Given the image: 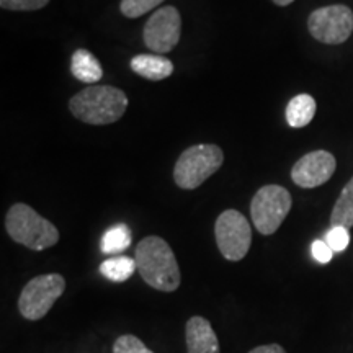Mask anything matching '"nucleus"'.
I'll return each mask as SVG.
<instances>
[{
  "instance_id": "obj_1",
  "label": "nucleus",
  "mask_w": 353,
  "mask_h": 353,
  "mask_svg": "<svg viewBox=\"0 0 353 353\" xmlns=\"http://www.w3.org/2000/svg\"><path fill=\"white\" fill-rule=\"evenodd\" d=\"M136 265L139 275L151 288L172 293L179 290L180 268L172 247L157 236L144 237L136 247Z\"/></svg>"
},
{
  "instance_id": "obj_2",
  "label": "nucleus",
  "mask_w": 353,
  "mask_h": 353,
  "mask_svg": "<svg viewBox=\"0 0 353 353\" xmlns=\"http://www.w3.org/2000/svg\"><path fill=\"white\" fill-rule=\"evenodd\" d=\"M128 108V97L112 85H90L69 100V110L87 125L105 126L118 121Z\"/></svg>"
},
{
  "instance_id": "obj_3",
  "label": "nucleus",
  "mask_w": 353,
  "mask_h": 353,
  "mask_svg": "<svg viewBox=\"0 0 353 353\" xmlns=\"http://www.w3.org/2000/svg\"><path fill=\"white\" fill-rule=\"evenodd\" d=\"M6 229L13 241L32 250L50 249L59 242V231L54 224L25 203H15L7 211Z\"/></svg>"
},
{
  "instance_id": "obj_4",
  "label": "nucleus",
  "mask_w": 353,
  "mask_h": 353,
  "mask_svg": "<svg viewBox=\"0 0 353 353\" xmlns=\"http://www.w3.org/2000/svg\"><path fill=\"white\" fill-rule=\"evenodd\" d=\"M224 152L216 144H196L182 152L174 167L176 187L195 190L221 169Z\"/></svg>"
},
{
  "instance_id": "obj_5",
  "label": "nucleus",
  "mask_w": 353,
  "mask_h": 353,
  "mask_svg": "<svg viewBox=\"0 0 353 353\" xmlns=\"http://www.w3.org/2000/svg\"><path fill=\"white\" fill-rule=\"evenodd\" d=\"M293 200L290 192L280 185H265L255 193L250 205V216L255 229L263 236L278 231L288 216Z\"/></svg>"
},
{
  "instance_id": "obj_6",
  "label": "nucleus",
  "mask_w": 353,
  "mask_h": 353,
  "mask_svg": "<svg viewBox=\"0 0 353 353\" xmlns=\"http://www.w3.org/2000/svg\"><path fill=\"white\" fill-rule=\"evenodd\" d=\"M65 280L59 273H46L34 276L25 285L19 298L20 314L28 321L43 319L54 303L63 296Z\"/></svg>"
},
{
  "instance_id": "obj_7",
  "label": "nucleus",
  "mask_w": 353,
  "mask_h": 353,
  "mask_svg": "<svg viewBox=\"0 0 353 353\" xmlns=\"http://www.w3.org/2000/svg\"><path fill=\"white\" fill-rule=\"evenodd\" d=\"M216 244L221 255L229 262H239L252 244V229L245 216L237 210H226L214 224Z\"/></svg>"
},
{
  "instance_id": "obj_8",
  "label": "nucleus",
  "mask_w": 353,
  "mask_h": 353,
  "mask_svg": "<svg viewBox=\"0 0 353 353\" xmlns=\"http://www.w3.org/2000/svg\"><path fill=\"white\" fill-rule=\"evenodd\" d=\"M307 28L317 41L342 44L353 32V12L347 6L321 7L309 15Z\"/></svg>"
},
{
  "instance_id": "obj_9",
  "label": "nucleus",
  "mask_w": 353,
  "mask_h": 353,
  "mask_svg": "<svg viewBox=\"0 0 353 353\" xmlns=\"http://www.w3.org/2000/svg\"><path fill=\"white\" fill-rule=\"evenodd\" d=\"M182 32V17L175 7L165 6L159 8L145 21L144 26V43L149 50L157 54H165L174 50L180 41Z\"/></svg>"
},
{
  "instance_id": "obj_10",
  "label": "nucleus",
  "mask_w": 353,
  "mask_h": 353,
  "mask_svg": "<svg viewBox=\"0 0 353 353\" xmlns=\"http://www.w3.org/2000/svg\"><path fill=\"white\" fill-rule=\"evenodd\" d=\"M335 157L327 151H312L303 156L291 169V180L301 188H316L334 175Z\"/></svg>"
},
{
  "instance_id": "obj_11",
  "label": "nucleus",
  "mask_w": 353,
  "mask_h": 353,
  "mask_svg": "<svg viewBox=\"0 0 353 353\" xmlns=\"http://www.w3.org/2000/svg\"><path fill=\"white\" fill-rule=\"evenodd\" d=\"M185 341L188 353H219V341L208 319L190 317L185 325Z\"/></svg>"
},
{
  "instance_id": "obj_12",
  "label": "nucleus",
  "mask_w": 353,
  "mask_h": 353,
  "mask_svg": "<svg viewBox=\"0 0 353 353\" xmlns=\"http://www.w3.org/2000/svg\"><path fill=\"white\" fill-rule=\"evenodd\" d=\"M132 72L148 81H164L174 74V64L165 56L138 54L131 59Z\"/></svg>"
},
{
  "instance_id": "obj_13",
  "label": "nucleus",
  "mask_w": 353,
  "mask_h": 353,
  "mask_svg": "<svg viewBox=\"0 0 353 353\" xmlns=\"http://www.w3.org/2000/svg\"><path fill=\"white\" fill-rule=\"evenodd\" d=\"M70 70H72V76L77 81L88 83V85H97L101 81V77H103V69H101L100 61L90 51L83 50V48L72 54Z\"/></svg>"
},
{
  "instance_id": "obj_14",
  "label": "nucleus",
  "mask_w": 353,
  "mask_h": 353,
  "mask_svg": "<svg viewBox=\"0 0 353 353\" xmlns=\"http://www.w3.org/2000/svg\"><path fill=\"white\" fill-rule=\"evenodd\" d=\"M316 100L311 95L301 94L290 100L286 107V121L291 128H304L312 121L316 114Z\"/></svg>"
},
{
  "instance_id": "obj_15",
  "label": "nucleus",
  "mask_w": 353,
  "mask_h": 353,
  "mask_svg": "<svg viewBox=\"0 0 353 353\" xmlns=\"http://www.w3.org/2000/svg\"><path fill=\"white\" fill-rule=\"evenodd\" d=\"M330 224L350 229L353 226V176L343 187L341 196L335 201L332 214H330Z\"/></svg>"
},
{
  "instance_id": "obj_16",
  "label": "nucleus",
  "mask_w": 353,
  "mask_h": 353,
  "mask_svg": "<svg viewBox=\"0 0 353 353\" xmlns=\"http://www.w3.org/2000/svg\"><path fill=\"white\" fill-rule=\"evenodd\" d=\"M136 268H138V265H136L134 259L126 257V255H118V257H110L105 262H101L100 273L105 278H108L110 281L123 283V281L132 276Z\"/></svg>"
},
{
  "instance_id": "obj_17",
  "label": "nucleus",
  "mask_w": 353,
  "mask_h": 353,
  "mask_svg": "<svg viewBox=\"0 0 353 353\" xmlns=\"http://www.w3.org/2000/svg\"><path fill=\"white\" fill-rule=\"evenodd\" d=\"M131 231L126 224H114V226L110 228L108 231L103 234V237H101L100 249L101 252L107 255L120 254L131 245Z\"/></svg>"
},
{
  "instance_id": "obj_18",
  "label": "nucleus",
  "mask_w": 353,
  "mask_h": 353,
  "mask_svg": "<svg viewBox=\"0 0 353 353\" xmlns=\"http://www.w3.org/2000/svg\"><path fill=\"white\" fill-rule=\"evenodd\" d=\"M161 3H164V0H121L120 10L126 19H139Z\"/></svg>"
},
{
  "instance_id": "obj_19",
  "label": "nucleus",
  "mask_w": 353,
  "mask_h": 353,
  "mask_svg": "<svg viewBox=\"0 0 353 353\" xmlns=\"http://www.w3.org/2000/svg\"><path fill=\"white\" fill-rule=\"evenodd\" d=\"M113 353H154L136 335H121L113 343Z\"/></svg>"
},
{
  "instance_id": "obj_20",
  "label": "nucleus",
  "mask_w": 353,
  "mask_h": 353,
  "mask_svg": "<svg viewBox=\"0 0 353 353\" xmlns=\"http://www.w3.org/2000/svg\"><path fill=\"white\" fill-rule=\"evenodd\" d=\"M325 242L334 252H343L350 244V234H348L347 228L334 226L330 231L325 234Z\"/></svg>"
},
{
  "instance_id": "obj_21",
  "label": "nucleus",
  "mask_w": 353,
  "mask_h": 353,
  "mask_svg": "<svg viewBox=\"0 0 353 353\" xmlns=\"http://www.w3.org/2000/svg\"><path fill=\"white\" fill-rule=\"evenodd\" d=\"M50 0H0V7L6 10L32 12L46 7Z\"/></svg>"
},
{
  "instance_id": "obj_22",
  "label": "nucleus",
  "mask_w": 353,
  "mask_h": 353,
  "mask_svg": "<svg viewBox=\"0 0 353 353\" xmlns=\"http://www.w3.org/2000/svg\"><path fill=\"white\" fill-rule=\"evenodd\" d=\"M311 254L319 263H329L332 260L334 250L330 249L325 241H314L311 245Z\"/></svg>"
},
{
  "instance_id": "obj_23",
  "label": "nucleus",
  "mask_w": 353,
  "mask_h": 353,
  "mask_svg": "<svg viewBox=\"0 0 353 353\" xmlns=\"http://www.w3.org/2000/svg\"><path fill=\"white\" fill-rule=\"evenodd\" d=\"M249 353H286L285 348L278 343H270V345H260L255 347Z\"/></svg>"
},
{
  "instance_id": "obj_24",
  "label": "nucleus",
  "mask_w": 353,
  "mask_h": 353,
  "mask_svg": "<svg viewBox=\"0 0 353 353\" xmlns=\"http://www.w3.org/2000/svg\"><path fill=\"white\" fill-rule=\"evenodd\" d=\"M273 3H276L278 7H286V6H290V3H293L294 0H272Z\"/></svg>"
}]
</instances>
